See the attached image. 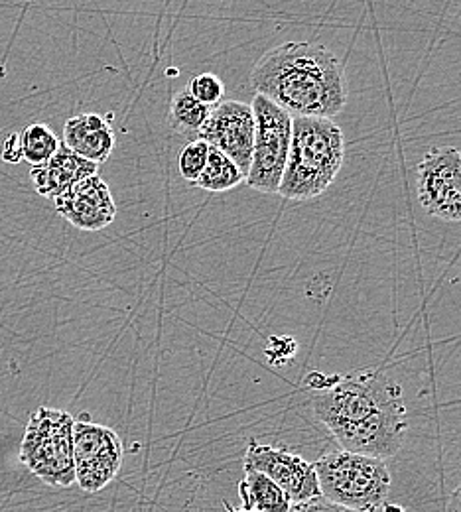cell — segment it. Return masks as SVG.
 Listing matches in <instances>:
<instances>
[{"label":"cell","mask_w":461,"mask_h":512,"mask_svg":"<svg viewBox=\"0 0 461 512\" xmlns=\"http://www.w3.org/2000/svg\"><path fill=\"white\" fill-rule=\"evenodd\" d=\"M97 168V164L77 156L62 144L60 150L46 164L30 170V178L34 182L36 192L42 197L58 199L81 180L95 176Z\"/></svg>","instance_id":"13"},{"label":"cell","mask_w":461,"mask_h":512,"mask_svg":"<svg viewBox=\"0 0 461 512\" xmlns=\"http://www.w3.org/2000/svg\"><path fill=\"white\" fill-rule=\"evenodd\" d=\"M18 134H20L22 160H26L32 168L46 164L62 146L58 134L42 123H34Z\"/></svg>","instance_id":"17"},{"label":"cell","mask_w":461,"mask_h":512,"mask_svg":"<svg viewBox=\"0 0 461 512\" xmlns=\"http://www.w3.org/2000/svg\"><path fill=\"white\" fill-rule=\"evenodd\" d=\"M243 467L245 471H259L272 479L286 493L292 505L322 497L314 463L288 449L249 442Z\"/></svg>","instance_id":"9"},{"label":"cell","mask_w":461,"mask_h":512,"mask_svg":"<svg viewBox=\"0 0 461 512\" xmlns=\"http://www.w3.org/2000/svg\"><path fill=\"white\" fill-rule=\"evenodd\" d=\"M115 144L117 138L111 125V117L81 113L71 117L64 127V146L97 166L109 160Z\"/></svg>","instance_id":"12"},{"label":"cell","mask_w":461,"mask_h":512,"mask_svg":"<svg viewBox=\"0 0 461 512\" xmlns=\"http://www.w3.org/2000/svg\"><path fill=\"white\" fill-rule=\"evenodd\" d=\"M312 408L345 451L385 461L404 446L408 418L402 392L379 371L320 377L312 390Z\"/></svg>","instance_id":"1"},{"label":"cell","mask_w":461,"mask_h":512,"mask_svg":"<svg viewBox=\"0 0 461 512\" xmlns=\"http://www.w3.org/2000/svg\"><path fill=\"white\" fill-rule=\"evenodd\" d=\"M239 497L243 509L249 511L290 512L294 507L286 493L259 471H245V479L239 483Z\"/></svg>","instance_id":"14"},{"label":"cell","mask_w":461,"mask_h":512,"mask_svg":"<svg viewBox=\"0 0 461 512\" xmlns=\"http://www.w3.org/2000/svg\"><path fill=\"white\" fill-rule=\"evenodd\" d=\"M245 180H247V176L235 166L233 160H229L219 150L209 148V158H207L205 170L201 172V176L194 186H198L205 192L223 193L241 186Z\"/></svg>","instance_id":"15"},{"label":"cell","mask_w":461,"mask_h":512,"mask_svg":"<svg viewBox=\"0 0 461 512\" xmlns=\"http://www.w3.org/2000/svg\"><path fill=\"white\" fill-rule=\"evenodd\" d=\"M255 146L245 184L261 193H278L292 140V115L263 95L253 99Z\"/></svg>","instance_id":"6"},{"label":"cell","mask_w":461,"mask_h":512,"mask_svg":"<svg viewBox=\"0 0 461 512\" xmlns=\"http://www.w3.org/2000/svg\"><path fill=\"white\" fill-rule=\"evenodd\" d=\"M320 493L326 501L343 509L377 512L387 503L391 491V473L383 459L331 451L314 463Z\"/></svg>","instance_id":"4"},{"label":"cell","mask_w":461,"mask_h":512,"mask_svg":"<svg viewBox=\"0 0 461 512\" xmlns=\"http://www.w3.org/2000/svg\"><path fill=\"white\" fill-rule=\"evenodd\" d=\"M251 85L294 117L331 119L347 103L343 65L320 42H286L268 50L251 71Z\"/></svg>","instance_id":"2"},{"label":"cell","mask_w":461,"mask_h":512,"mask_svg":"<svg viewBox=\"0 0 461 512\" xmlns=\"http://www.w3.org/2000/svg\"><path fill=\"white\" fill-rule=\"evenodd\" d=\"M54 201L58 213L79 231H101L117 217L113 193L99 174L81 180Z\"/></svg>","instance_id":"11"},{"label":"cell","mask_w":461,"mask_h":512,"mask_svg":"<svg viewBox=\"0 0 461 512\" xmlns=\"http://www.w3.org/2000/svg\"><path fill=\"white\" fill-rule=\"evenodd\" d=\"M209 113H211V107L199 103L188 89H184L176 93L170 103L168 123L180 136H194L199 134L203 125L207 123Z\"/></svg>","instance_id":"16"},{"label":"cell","mask_w":461,"mask_h":512,"mask_svg":"<svg viewBox=\"0 0 461 512\" xmlns=\"http://www.w3.org/2000/svg\"><path fill=\"white\" fill-rule=\"evenodd\" d=\"M229 512H257V511H249V509H231Z\"/></svg>","instance_id":"23"},{"label":"cell","mask_w":461,"mask_h":512,"mask_svg":"<svg viewBox=\"0 0 461 512\" xmlns=\"http://www.w3.org/2000/svg\"><path fill=\"white\" fill-rule=\"evenodd\" d=\"M255 113L249 103L221 101L209 113L199 138L225 154L247 176L255 146Z\"/></svg>","instance_id":"10"},{"label":"cell","mask_w":461,"mask_h":512,"mask_svg":"<svg viewBox=\"0 0 461 512\" xmlns=\"http://www.w3.org/2000/svg\"><path fill=\"white\" fill-rule=\"evenodd\" d=\"M458 150H460V154H461V148H458Z\"/></svg>","instance_id":"24"},{"label":"cell","mask_w":461,"mask_h":512,"mask_svg":"<svg viewBox=\"0 0 461 512\" xmlns=\"http://www.w3.org/2000/svg\"><path fill=\"white\" fill-rule=\"evenodd\" d=\"M125 448L119 434L89 420L73 424V463L75 483L93 495L115 481L123 467Z\"/></svg>","instance_id":"7"},{"label":"cell","mask_w":461,"mask_h":512,"mask_svg":"<svg viewBox=\"0 0 461 512\" xmlns=\"http://www.w3.org/2000/svg\"><path fill=\"white\" fill-rule=\"evenodd\" d=\"M446 512H461V483L458 489L450 495L448 505H446Z\"/></svg>","instance_id":"22"},{"label":"cell","mask_w":461,"mask_h":512,"mask_svg":"<svg viewBox=\"0 0 461 512\" xmlns=\"http://www.w3.org/2000/svg\"><path fill=\"white\" fill-rule=\"evenodd\" d=\"M188 91L198 99L199 103H203V105L213 109L215 105H219L223 101L225 85L213 73H199V75L190 79Z\"/></svg>","instance_id":"19"},{"label":"cell","mask_w":461,"mask_h":512,"mask_svg":"<svg viewBox=\"0 0 461 512\" xmlns=\"http://www.w3.org/2000/svg\"><path fill=\"white\" fill-rule=\"evenodd\" d=\"M290 512H357L349 511V509H343L339 505H333L330 501H326L324 497H316L312 501H306V503H300V505H294Z\"/></svg>","instance_id":"20"},{"label":"cell","mask_w":461,"mask_h":512,"mask_svg":"<svg viewBox=\"0 0 461 512\" xmlns=\"http://www.w3.org/2000/svg\"><path fill=\"white\" fill-rule=\"evenodd\" d=\"M0 156L4 162L8 164H18L22 160V150H20V134H10L6 138V142L2 144V150H0Z\"/></svg>","instance_id":"21"},{"label":"cell","mask_w":461,"mask_h":512,"mask_svg":"<svg viewBox=\"0 0 461 512\" xmlns=\"http://www.w3.org/2000/svg\"><path fill=\"white\" fill-rule=\"evenodd\" d=\"M73 424L75 418L66 410L40 406L30 416L20 444L22 465L56 489L75 485Z\"/></svg>","instance_id":"5"},{"label":"cell","mask_w":461,"mask_h":512,"mask_svg":"<svg viewBox=\"0 0 461 512\" xmlns=\"http://www.w3.org/2000/svg\"><path fill=\"white\" fill-rule=\"evenodd\" d=\"M345 158V136L331 119L292 117V140L278 195L308 201L328 192Z\"/></svg>","instance_id":"3"},{"label":"cell","mask_w":461,"mask_h":512,"mask_svg":"<svg viewBox=\"0 0 461 512\" xmlns=\"http://www.w3.org/2000/svg\"><path fill=\"white\" fill-rule=\"evenodd\" d=\"M209 144L205 140H192L178 156V172L180 176L190 182L192 186L198 182L201 172L205 170L207 158H209Z\"/></svg>","instance_id":"18"},{"label":"cell","mask_w":461,"mask_h":512,"mask_svg":"<svg viewBox=\"0 0 461 512\" xmlns=\"http://www.w3.org/2000/svg\"><path fill=\"white\" fill-rule=\"evenodd\" d=\"M418 201L430 217L461 223V154L454 146L426 152L416 168Z\"/></svg>","instance_id":"8"}]
</instances>
